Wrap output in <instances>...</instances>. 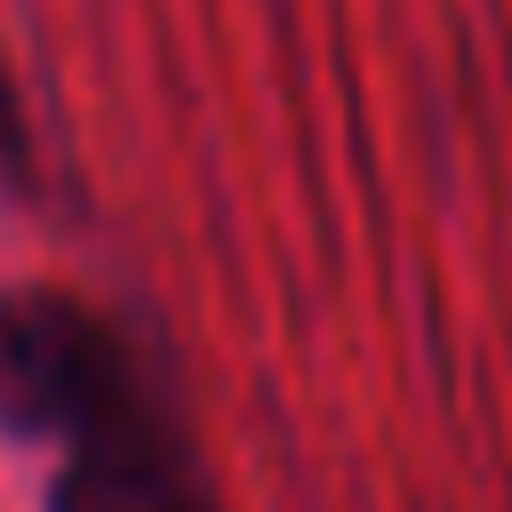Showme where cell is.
Masks as SVG:
<instances>
[{"mask_svg":"<svg viewBox=\"0 0 512 512\" xmlns=\"http://www.w3.org/2000/svg\"><path fill=\"white\" fill-rule=\"evenodd\" d=\"M64 448L48 512H224L184 416L136 360V344L64 408L48 432Z\"/></svg>","mask_w":512,"mask_h":512,"instance_id":"6da1fadb","label":"cell"}]
</instances>
